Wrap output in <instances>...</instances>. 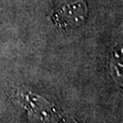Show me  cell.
I'll use <instances>...</instances> for the list:
<instances>
[{
    "instance_id": "6da1fadb",
    "label": "cell",
    "mask_w": 123,
    "mask_h": 123,
    "mask_svg": "<svg viewBox=\"0 0 123 123\" xmlns=\"http://www.w3.org/2000/svg\"><path fill=\"white\" fill-rule=\"evenodd\" d=\"M88 16V6L84 0H68L51 15L52 22L61 28L81 25Z\"/></svg>"
}]
</instances>
